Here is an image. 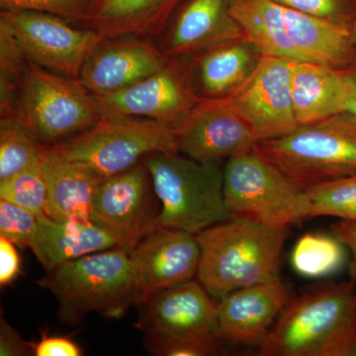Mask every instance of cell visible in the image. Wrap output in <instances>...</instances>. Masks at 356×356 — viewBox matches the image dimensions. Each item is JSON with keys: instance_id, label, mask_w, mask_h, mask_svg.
I'll return each mask as SVG.
<instances>
[{"instance_id": "obj_34", "label": "cell", "mask_w": 356, "mask_h": 356, "mask_svg": "<svg viewBox=\"0 0 356 356\" xmlns=\"http://www.w3.org/2000/svg\"><path fill=\"white\" fill-rule=\"evenodd\" d=\"M218 337H200L186 339L170 344L159 351L156 355L165 356H207L216 355L219 348Z\"/></svg>"}, {"instance_id": "obj_12", "label": "cell", "mask_w": 356, "mask_h": 356, "mask_svg": "<svg viewBox=\"0 0 356 356\" xmlns=\"http://www.w3.org/2000/svg\"><path fill=\"white\" fill-rule=\"evenodd\" d=\"M221 100L247 123L257 142L286 135L298 127L289 60L264 56L254 74Z\"/></svg>"}, {"instance_id": "obj_27", "label": "cell", "mask_w": 356, "mask_h": 356, "mask_svg": "<svg viewBox=\"0 0 356 356\" xmlns=\"http://www.w3.org/2000/svg\"><path fill=\"white\" fill-rule=\"evenodd\" d=\"M344 245L336 236L306 234L293 248L291 264L300 275L324 277L341 268L344 261Z\"/></svg>"}, {"instance_id": "obj_5", "label": "cell", "mask_w": 356, "mask_h": 356, "mask_svg": "<svg viewBox=\"0 0 356 356\" xmlns=\"http://www.w3.org/2000/svg\"><path fill=\"white\" fill-rule=\"evenodd\" d=\"M255 149L299 191L356 175V119L348 112L259 140Z\"/></svg>"}, {"instance_id": "obj_39", "label": "cell", "mask_w": 356, "mask_h": 356, "mask_svg": "<svg viewBox=\"0 0 356 356\" xmlns=\"http://www.w3.org/2000/svg\"><path fill=\"white\" fill-rule=\"evenodd\" d=\"M348 88V109L346 112L356 119V44L348 63L339 70Z\"/></svg>"}, {"instance_id": "obj_38", "label": "cell", "mask_w": 356, "mask_h": 356, "mask_svg": "<svg viewBox=\"0 0 356 356\" xmlns=\"http://www.w3.org/2000/svg\"><path fill=\"white\" fill-rule=\"evenodd\" d=\"M332 235L348 248L351 254L348 264L350 280L356 283V222L339 220L332 226Z\"/></svg>"}, {"instance_id": "obj_25", "label": "cell", "mask_w": 356, "mask_h": 356, "mask_svg": "<svg viewBox=\"0 0 356 356\" xmlns=\"http://www.w3.org/2000/svg\"><path fill=\"white\" fill-rule=\"evenodd\" d=\"M229 10L250 40L266 57L302 62L288 39L282 6L274 0H228Z\"/></svg>"}, {"instance_id": "obj_33", "label": "cell", "mask_w": 356, "mask_h": 356, "mask_svg": "<svg viewBox=\"0 0 356 356\" xmlns=\"http://www.w3.org/2000/svg\"><path fill=\"white\" fill-rule=\"evenodd\" d=\"M276 3L330 21L353 31L356 24V0H274Z\"/></svg>"}, {"instance_id": "obj_13", "label": "cell", "mask_w": 356, "mask_h": 356, "mask_svg": "<svg viewBox=\"0 0 356 356\" xmlns=\"http://www.w3.org/2000/svg\"><path fill=\"white\" fill-rule=\"evenodd\" d=\"M151 175L143 161L105 178L93 198L91 219L108 229L129 252L156 228Z\"/></svg>"}, {"instance_id": "obj_6", "label": "cell", "mask_w": 356, "mask_h": 356, "mask_svg": "<svg viewBox=\"0 0 356 356\" xmlns=\"http://www.w3.org/2000/svg\"><path fill=\"white\" fill-rule=\"evenodd\" d=\"M18 118L47 147L86 132L100 121L97 96L79 79L28 65L21 86Z\"/></svg>"}, {"instance_id": "obj_36", "label": "cell", "mask_w": 356, "mask_h": 356, "mask_svg": "<svg viewBox=\"0 0 356 356\" xmlns=\"http://www.w3.org/2000/svg\"><path fill=\"white\" fill-rule=\"evenodd\" d=\"M37 356H81L83 350L74 341L65 337H49L42 334L38 343H34Z\"/></svg>"}, {"instance_id": "obj_9", "label": "cell", "mask_w": 356, "mask_h": 356, "mask_svg": "<svg viewBox=\"0 0 356 356\" xmlns=\"http://www.w3.org/2000/svg\"><path fill=\"white\" fill-rule=\"evenodd\" d=\"M0 27L32 64L74 79H79L89 54L103 39L93 30L37 11H1Z\"/></svg>"}, {"instance_id": "obj_32", "label": "cell", "mask_w": 356, "mask_h": 356, "mask_svg": "<svg viewBox=\"0 0 356 356\" xmlns=\"http://www.w3.org/2000/svg\"><path fill=\"white\" fill-rule=\"evenodd\" d=\"M39 227V217L21 206L0 199V236L17 247H31Z\"/></svg>"}, {"instance_id": "obj_15", "label": "cell", "mask_w": 356, "mask_h": 356, "mask_svg": "<svg viewBox=\"0 0 356 356\" xmlns=\"http://www.w3.org/2000/svg\"><path fill=\"white\" fill-rule=\"evenodd\" d=\"M178 153L203 163H219L254 151L252 130L221 99L200 98L175 127Z\"/></svg>"}, {"instance_id": "obj_14", "label": "cell", "mask_w": 356, "mask_h": 356, "mask_svg": "<svg viewBox=\"0 0 356 356\" xmlns=\"http://www.w3.org/2000/svg\"><path fill=\"white\" fill-rule=\"evenodd\" d=\"M130 257L139 305L161 290L193 280L198 273L201 248L196 235L156 226Z\"/></svg>"}, {"instance_id": "obj_2", "label": "cell", "mask_w": 356, "mask_h": 356, "mask_svg": "<svg viewBox=\"0 0 356 356\" xmlns=\"http://www.w3.org/2000/svg\"><path fill=\"white\" fill-rule=\"evenodd\" d=\"M286 229L231 217L197 234V280L218 302L227 295L280 280Z\"/></svg>"}, {"instance_id": "obj_22", "label": "cell", "mask_w": 356, "mask_h": 356, "mask_svg": "<svg viewBox=\"0 0 356 356\" xmlns=\"http://www.w3.org/2000/svg\"><path fill=\"white\" fill-rule=\"evenodd\" d=\"M185 0H98L90 19L79 27L97 32L103 38L161 36Z\"/></svg>"}, {"instance_id": "obj_23", "label": "cell", "mask_w": 356, "mask_h": 356, "mask_svg": "<svg viewBox=\"0 0 356 356\" xmlns=\"http://www.w3.org/2000/svg\"><path fill=\"white\" fill-rule=\"evenodd\" d=\"M291 95L298 126L318 123L348 109V88L339 70L291 62Z\"/></svg>"}, {"instance_id": "obj_28", "label": "cell", "mask_w": 356, "mask_h": 356, "mask_svg": "<svg viewBox=\"0 0 356 356\" xmlns=\"http://www.w3.org/2000/svg\"><path fill=\"white\" fill-rule=\"evenodd\" d=\"M44 146L18 117L0 120V180L41 161Z\"/></svg>"}, {"instance_id": "obj_7", "label": "cell", "mask_w": 356, "mask_h": 356, "mask_svg": "<svg viewBox=\"0 0 356 356\" xmlns=\"http://www.w3.org/2000/svg\"><path fill=\"white\" fill-rule=\"evenodd\" d=\"M104 177L125 172L154 153H178L175 129L140 117L104 115L92 128L51 146Z\"/></svg>"}, {"instance_id": "obj_3", "label": "cell", "mask_w": 356, "mask_h": 356, "mask_svg": "<svg viewBox=\"0 0 356 356\" xmlns=\"http://www.w3.org/2000/svg\"><path fill=\"white\" fill-rule=\"evenodd\" d=\"M58 303L60 322L83 323L91 312L120 318L136 303L130 252L116 248L65 262L38 281Z\"/></svg>"}, {"instance_id": "obj_11", "label": "cell", "mask_w": 356, "mask_h": 356, "mask_svg": "<svg viewBox=\"0 0 356 356\" xmlns=\"http://www.w3.org/2000/svg\"><path fill=\"white\" fill-rule=\"evenodd\" d=\"M97 98L103 116L140 117L175 129L200 99L192 76V57L170 58L152 76Z\"/></svg>"}, {"instance_id": "obj_35", "label": "cell", "mask_w": 356, "mask_h": 356, "mask_svg": "<svg viewBox=\"0 0 356 356\" xmlns=\"http://www.w3.org/2000/svg\"><path fill=\"white\" fill-rule=\"evenodd\" d=\"M0 355H35L34 343L24 341L3 318L0 321Z\"/></svg>"}, {"instance_id": "obj_17", "label": "cell", "mask_w": 356, "mask_h": 356, "mask_svg": "<svg viewBox=\"0 0 356 356\" xmlns=\"http://www.w3.org/2000/svg\"><path fill=\"white\" fill-rule=\"evenodd\" d=\"M290 300L281 280L232 292L217 302L218 337L238 346H261Z\"/></svg>"}, {"instance_id": "obj_8", "label": "cell", "mask_w": 356, "mask_h": 356, "mask_svg": "<svg viewBox=\"0 0 356 356\" xmlns=\"http://www.w3.org/2000/svg\"><path fill=\"white\" fill-rule=\"evenodd\" d=\"M224 196L233 217L285 229L303 220L302 191L255 147L227 161Z\"/></svg>"}, {"instance_id": "obj_24", "label": "cell", "mask_w": 356, "mask_h": 356, "mask_svg": "<svg viewBox=\"0 0 356 356\" xmlns=\"http://www.w3.org/2000/svg\"><path fill=\"white\" fill-rule=\"evenodd\" d=\"M282 13L288 39L302 62L343 69L355 48L351 30L284 6Z\"/></svg>"}, {"instance_id": "obj_20", "label": "cell", "mask_w": 356, "mask_h": 356, "mask_svg": "<svg viewBox=\"0 0 356 356\" xmlns=\"http://www.w3.org/2000/svg\"><path fill=\"white\" fill-rule=\"evenodd\" d=\"M121 248L119 238L92 219L58 221L39 218L31 250L46 273L84 255Z\"/></svg>"}, {"instance_id": "obj_31", "label": "cell", "mask_w": 356, "mask_h": 356, "mask_svg": "<svg viewBox=\"0 0 356 356\" xmlns=\"http://www.w3.org/2000/svg\"><path fill=\"white\" fill-rule=\"evenodd\" d=\"M98 0H0L1 11H37L58 16L72 25L90 19Z\"/></svg>"}, {"instance_id": "obj_37", "label": "cell", "mask_w": 356, "mask_h": 356, "mask_svg": "<svg viewBox=\"0 0 356 356\" xmlns=\"http://www.w3.org/2000/svg\"><path fill=\"white\" fill-rule=\"evenodd\" d=\"M21 273L20 259L15 245L0 236V285L10 284Z\"/></svg>"}, {"instance_id": "obj_29", "label": "cell", "mask_w": 356, "mask_h": 356, "mask_svg": "<svg viewBox=\"0 0 356 356\" xmlns=\"http://www.w3.org/2000/svg\"><path fill=\"white\" fill-rule=\"evenodd\" d=\"M30 60L13 37L0 27V113L17 117L21 86Z\"/></svg>"}, {"instance_id": "obj_18", "label": "cell", "mask_w": 356, "mask_h": 356, "mask_svg": "<svg viewBox=\"0 0 356 356\" xmlns=\"http://www.w3.org/2000/svg\"><path fill=\"white\" fill-rule=\"evenodd\" d=\"M163 33L159 47L168 58L195 57L245 37L228 0H185Z\"/></svg>"}, {"instance_id": "obj_30", "label": "cell", "mask_w": 356, "mask_h": 356, "mask_svg": "<svg viewBox=\"0 0 356 356\" xmlns=\"http://www.w3.org/2000/svg\"><path fill=\"white\" fill-rule=\"evenodd\" d=\"M47 195L41 161L0 180V199L31 211L39 218L47 216Z\"/></svg>"}, {"instance_id": "obj_26", "label": "cell", "mask_w": 356, "mask_h": 356, "mask_svg": "<svg viewBox=\"0 0 356 356\" xmlns=\"http://www.w3.org/2000/svg\"><path fill=\"white\" fill-rule=\"evenodd\" d=\"M302 215L356 222V175L302 191Z\"/></svg>"}, {"instance_id": "obj_19", "label": "cell", "mask_w": 356, "mask_h": 356, "mask_svg": "<svg viewBox=\"0 0 356 356\" xmlns=\"http://www.w3.org/2000/svg\"><path fill=\"white\" fill-rule=\"evenodd\" d=\"M47 184L46 215L58 221L91 219L93 198L105 179L90 166L44 146L41 159Z\"/></svg>"}, {"instance_id": "obj_4", "label": "cell", "mask_w": 356, "mask_h": 356, "mask_svg": "<svg viewBox=\"0 0 356 356\" xmlns=\"http://www.w3.org/2000/svg\"><path fill=\"white\" fill-rule=\"evenodd\" d=\"M161 210L156 225L197 235L233 217L224 196V168L178 153H154L144 159Z\"/></svg>"}, {"instance_id": "obj_1", "label": "cell", "mask_w": 356, "mask_h": 356, "mask_svg": "<svg viewBox=\"0 0 356 356\" xmlns=\"http://www.w3.org/2000/svg\"><path fill=\"white\" fill-rule=\"evenodd\" d=\"M259 355L356 356V283H325L291 298Z\"/></svg>"}, {"instance_id": "obj_16", "label": "cell", "mask_w": 356, "mask_h": 356, "mask_svg": "<svg viewBox=\"0 0 356 356\" xmlns=\"http://www.w3.org/2000/svg\"><path fill=\"white\" fill-rule=\"evenodd\" d=\"M170 60L152 40L103 38L84 62L79 81L95 96L107 95L152 76Z\"/></svg>"}, {"instance_id": "obj_21", "label": "cell", "mask_w": 356, "mask_h": 356, "mask_svg": "<svg viewBox=\"0 0 356 356\" xmlns=\"http://www.w3.org/2000/svg\"><path fill=\"white\" fill-rule=\"evenodd\" d=\"M264 57L245 37L192 57V76L199 97L221 99L231 95L254 74Z\"/></svg>"}, {"instance_id": "obj_10", "label": "cell", "mask_w": 356, "mask_h": 356, "mask_svg": "<svg viewBox=\"0 0 356 356\" xmlns=\"http://www.w3.org/2000/svg\"><path fill=\"white\" fill-rule=\"evenodd\" d=\"M139 305L140 327L154 355L178 341L218 337L217 302L198 280L161 290Z\"/></svg>"}, {"instance_id": "obj_40", "label": "cell", "mask_w": 356, "mask_h": 356, "mask_svg": "<svg viewBox=\"0 0 356 356\" xmlns=\"http://www.w3.org/2000/svg\"><path fill=\"white\" fill-rule=\"evenodd\" d=\"M353 44H356V24L353 30Z\"/></svg>"}]
</instances>
